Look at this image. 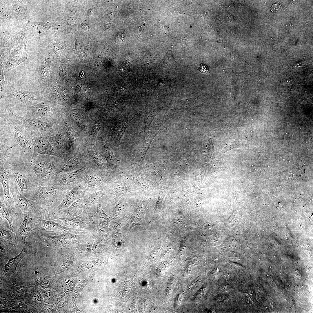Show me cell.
<instances>
[{"instance_id":"ac0fdd59","label":"cell","mask_w":313,"mask_h":313,"mask_svg":"<svg viewBox=\"0 0 313 313\" xmlns=\"http://www.w3.org/2000/svg\"><path fill=\"white\" fill-rule=\"evenodd\" d=\"M45 100L58 102H63L65 100V93L60 87L50 84V82L41 92Z\"/></svg>"},{"instance_id":"d6a6232c","label":"cell","mask_w":313,"mask_h":313,"mask_svg":"<svg viewBox=\"0 0 313 313\" xmlns=\"http://www.w3.org/2000/svg\"><path fill=\"white\" fill-rule=\"evenodd\" d=\"M281 6L279 3H275L272 5L270 11L273 12H278L282 9Z\"/></svg>"},{"instance_id":"e575fe53","label":"cell","mask_w":313,"mask_h":313,"mask_svg":"<svg viewBox=\"0 0 313 313\" xmlns=\"http://www.w3.org/2000/svg\"><path fill=\"white\" fill-rule=\"evenodd\" d=\"M1 236L4 238H9L10 237L9 233L4 230L1 229Z\"/></svg>"},{"instance_id":"5bb4252c","label":"cell","mask_w":313,"mask_h":313,"mask_svg":"<svg viewBox=\"0 0 313 313\" xmlns=\"http://www.w3.org/2000/svg\"><path fill=\"white\" fill-rule=\"evenodd\" d=\"M86 192L85 183L81 179L75 186L67 191L56 211L61 212L66 209L76 201L82 198Z\"/></svg>"},{"instance_id":"8992f818","label":"cell","mask_w":313,"mask_h":313,"mask_svg":"<svg viewBox=\"0 0 313 313\" xmlns=\"http://www.w3.org/2000/svg\"><path fill=\"white\" fill-rule=\"evenodd\" d=\"M0 98L16 99L23 102L27 106L35 104L45 100L41 92L18 90L6 83L0 87Z\"/></svg>"},{"instance_id":"f1b7e54d","label":"cell","mask_w":313,"mask_h":313,"mask_svg":"<svg viewBox=\"0 0 313 313\" xmlns=\"http://www.w3.org/2000/svg\"><path fill=\"white\" fill-rule=\"evenodd\" d=\"M70 116L72 120L77 124L80 123L82 121V118L81 115L75 112L71 113Z\"/></svg>"},{"instance_id":"d590c367","label":"cell","mask_w":313,"mask_h":313,"mask_svg":"<svg viewBox=\"0 0 313 313\" xmlns=\"http://www.w3.org/2000/svg\"><path fill=\"white\" fill-rule=\"evenodd\" d=\"M79 77L81 78H84V71H82L79 74Z\"/></svg>"},{"instance_id":"5b68a950","label":"cell","mask_w":313,"mask_h":313,"mask_svg":"<svg viewBox=\"0 0 313 313\" xmlns=\"http://www.w3.org/2000/svg\"><path fill=\"white\" fill-rule=\"evenodd\" d=\"M105 182V196L112 202L113 208L116 203L127 193L138 190L137 186L123 174Z\"/></svg>"},{"instance_id":"cb8c5ba5","label":"cell","mask_w":313,"mask_h":313,"mask_svg":"<svg viewBox=\"0 0 313 313\" xmlns=\"http://www.w3.org/2000/svg\"><path fill=\"white\" fill-rule=\"evenodd\" d=\"M65 210L69 214L73 216L78 215L83 211V204L82 199L74 202L68 208Z\"/></svg>"},{"instance_id":"52a82bcc","label":"cell","mask_w":313,"mask_h":313,"mask_svg":"<svg viewBox=\"0 0 313 313\" xmlns=\"http://www.w3.org/2000/svg\"><path fill=\"white\" fill-rule=\"evenodd\" d=\"M0 120L1 123L7 126L12 134L13 140L20 146L23 153H29L32 159L33 146L32 135L22 128L1 116Z\"/></svg>"},{"instance_id":"d4e9b609","label":"cell","mask_w":313,"mask_h":313,"mask_svg":"<svg viewBox=\"0 0 313 313\" xmlns=\"http://www.w3.org/2000/svg\"><path fill=\"white\" fill-rule=\"evenodd\" d=\"M97 212L95 216L97 219L103 218L109 222L112 219V217L107 215L103 210L101 204V201L97 203Z\"/></svg>"},{"instance_id":"277c9868","label":"cell","mask_w":313,"mask_h":313,"mask_svg":"<svg viewBox=\"0 0 313 313\" xmlns=\"http://www.w3.org/2000/svg\"><path fill=\"white\" fill-rule=\"evenodd\" d=\"M68 190L57 185H39L36 192L30 199L35 202L36 206L49 208L54 207L61 202Z\"/></svg>"},{"instance_id":"ffe728a7","label":"cell","mask_w":313,"mask_h":313,"mask_svg":"<svg viewBox=\"0 0 313 313\" xmlns=\"http://www.w3.org/2000/svg\"><path fill=\"white\" fill-rule=\"evenodd\" d=\"M11 176L10 172L8 169L0 171V182L2 185L4 193V197L8 202L11 207L14 209L15 204L13 198L11 196L10 189V183Z\"/></svg>"},{"instance_id":"2e32d148","label":"cell","mask_w":313,"mask_h":313,"mask_svg":"<svg viewBox=\"0 0 313 313\" xmlns=\"http://www.w3.org/2000/svg\"><path fill=\"white\" fill-rule=\"evenodd\" d=\"M87 150L90 160V168L103 172L112 178L111 170L102 154L93 147L89 148Z\"/></svg>"},{"instance_id":"30bf717a","label":"cell","mask_w":313,"mask_h":313,"mask_svg":"<svg viewBox=\"0 0 313 313\" xmlns=\"http://www.w3.org/2000/svg\"><path fill=\"white\" fill-rule=\"evenodd\" d=\"M46 135L35 136L33 137V160L39 155L46 154L59 158L63 157L49 141Z\"/></svg>"},{"instance_id":"d6986e66","label":"cell","mask_w":313,"mask_h":313,"mask_svg":"<svg viewBox=\"0 0 313 313\" xmlns=\"http://www.w3.org/2000/svg\"><path fill=\"white\" fill-rule=\"evenodd\" d=\"M123 174L133 182L143 192H145L150 188L149 181L146 176L142 172L123 170Z\"/></svg>"},{"instance_id":"4dcf8cb0","label":"cell","mask_w":313,"mask_h":313,"mask_svg":"<svg viewBox=\"0 0 313 313\" xmlns=\"http://www.w3.org/2000/svg\"><path fill=\"white\" fill-rule=\"evenodd\" d=\"M183 297V293H179L176 296L174 301V307H178L180 305Z\"/></svg>"},{"instance_id":"8fae6325","label":"cell","mask_w":313,"mask_h":313,"mask_svg":"<svg viewBox=\"0 0 313 313\" xmlns=\"http://www.w3.org/2000/svg\"><path fill=\"white\" fill-rule=\"evenodd\" d=\"M79 159L77 156L68 157L61 160L56 166L53 172L54 176L61 172L78 170L90 168V162Z\"/></svg>"},{"instance_id":"6da1fadb","label":"cell","mask_w":313,"mask_h":313,"mask_svg":"<svg viewBox=\"0 0 313 313\" xmlns=\"http://www.w3.org/2000/svg\"><path fill=\"white\" fill-rule=\"evenodd\" d=\"M12 178L20 192L30 199L39 186L37 176L30 168L21 163L9 165Z\"/></svg>"},{"instance_id":"4316f807","label":"cell","mask_w":313,"mask_h":313,"mask_svg":"<svg viewBox=\"0 0 313 313\" xmlns=\"http://www.w3.org/2000/svg\"><path fill=\"white\" fill-rule=\"evenodd\" d=\"M132 119H130L129 118L125 120V122L121 128L117 136V145H118L119 143V142L125 132V130Z\"/></svg>"},{"instance_id":"83f0119b","label":"cell","mask_w":313,"mask_h":313,"mask_svg":"<svg viewBox=\"0 0 313 313\" xmlns=\"http://www.w3.org/2000/svg\"><path fill=\"white\" fill-rule=\"evenodd\" d=\"M43 225L45 229L48 230H54L59 228L57 224L51 221H44Z\"/></svg>"},{"instance_id":"ba28073f","label":"cell","mask_w":313,"mask_h":313,"mask_svg":"<svg viewBox=\"0 0 313 313\" xmlns=\"http://www.w3.org/2000/svg\"><path fill=\"white\" fill-rule=\"evenodd\" d=\"M111 178L107 174L89 168H85L81 175L86 191L99 187Z\"/></svg>"},{"instance_id":"e0dca14e","label":"cell","mask_w":313,"mask_h":313,"mask_svg":"<svg viewBox=\"0 0 313 313\" xmlns=\"http://www.w3.org/2000/svg\"><path fill=\"white\" fill-rule=\"evenodd\" d=\"M105 183L99 187L86 191L81 198L84 211H88L93 204L101 201L103 196L105 195Z\"/></svg>"},{"instance_id":"9a60e30c","label":"cell","mask_w":313,"mask_h":313,"mask_svg":"<svg viewBox=\"0 0 313 313\" xmlns=\"http://www.w3.org/2000/svg\"><path fill=\"white\" fill-rule=\"evenodd\" d=\"M10 185V193L14 202L15 207L17 206L25 212L33 210L36 208L35 202L28 199L20 192L17 185L12 177Z\"/></svg>"},{"instance_id":"3957f363","label":"cell","mask_w":313,"mask_h":313,"mask_svg":"<svg viewBox=\"0 0 313 313\" xmlns=\"http://www.w3.org/2000/svg\"><path fill=\"white\" fill-rule=\"evenodd\" d=\"M61 158L53 156L40 154L32 162L21 163L34 171L39 185H50L51 180L54 176V170Z\"/></svg>"},{"instance_id":"7a4b0ae2","label":"cell","mask_w":313,"mask_h":313,"mask_svg":"<svg viewBox=\"0 0 313 313\" xmlns=\"http://www.w3.org/2000/svg\"><path fill=\"white\" fill-rule=\"evenodd\" d=\"M1 116L8 120L16 125L19 126L28 131L32 136H50L53 131L54 122H47L41 119H29L22 117L12 110L9 109L4 114Z\"/></svg>"},{"instance_id":"7402d4cb","label":"cell","mask_w":313,"mask_h":313,"mask_svg":"<svg viewBox=\"0 0 313 313\" xmlns=\"http://www.w3.org/2000/svg\"><path fill=\"white\" fill-rule=\"evenodd\" d=\"M35 210V209L25 212L24 219L18 231L22 236L27 235L32 229L33 221L32 214Z\"/></svg>"},{"instance_id":"4fadbf2b","label":"cell","mask_w":313,"mask_h":313,"mask_svg":"<svg viewBox=\"0 0 313 313\" xmlns=\"http://www.w3.org/2000/svg\"><path fill=\"white\" fill-rule=\"evenodd\" d=\"M150 199L143 196L135 207L134 211L127 224L124 227L125 231L129 232L137 225L143 226L145 224V214L147 206Z\"/></svg>"},{"instance_id":"44dd1931","label":"cell","mask_w":313,"mask_h":313,"mask_svg":"<svg viewBox=\"0 0 313 313\" xmlns=\"http://www.w3.org/2000/svg\"><path fill=\"white\" fill-rule=\"evenodd\" d=\"M62 132V129L59 127V131L55 135L48 136L47 138L52 145L62 155L63 158H65L68 157V150Z\"/></svg>"},{"instance_id":"484cf974","label":"cell","mask_w":313,"mask_h":313,"mask_svg":"<svg viewBox=\"0 0 313 313\" xmlns=\"http://www.w3.org/2000/svg\"><path fill=\"white\" fill-rule=\"evenodd\" d=\"M63 120L64 122L65 126L66 134L68 137L70 141L72 142H74L76 139V135L75 132L68 125L66 120L63 119Z\"/></svg>"},{"instance_id":"603a6c76","label":"cell","mask_w":313,"mask_h":313,"mask_svg":"<svg viewBox=\"0 0 313 313\" xmlns=\"http://www.w3.org/2000/svg\"><path fill=\"white\" fill-rule=\"evenodd\" d=\"M26 59V57L17 58L10 57L0 65L2 66L4 74L5 75L8 72L24 61Z\"/></svg>"},{"instance_id":"7c38bea8","label":"cell","mask_w":313,"mask_h":313,"mask_svg":"<svg viewBox=\"0 0 313 313\" xmlns=\"http://www.w3.org/2000/svg\"><path fill=\"white\" fill-rule=\"evenodd\" d=\"M27 106L24 117L27 118L38 119L46 116L52 117L54 113L53 105L47 100Z\"/></svg>"},{"instance_id":"836d02e7","label":"cell","mask_w":313,"mask_h":313,"mask_svg":"<svg viewBox=\"0 0 313 313\" xmlns=\"http://www.w3.org/2000/svg\"><path fill=\"white\" fill-rule=\"evenodd\" d=\"M174 279H172L169 280L167 288V294H169L173 288L174 284Z\"/></svg>"},{"instance_id":"f546056e","label":"cell","mask_w":313,"mask_h":313,"mask_svg":"<svg viewBox=\"0 0 313 313\" xmlns=\"http://www.w3.org/2000/svg\"><path fill=\"white\" fill-rule=\"evenodd\" d=\"M99 125L96 124L92 128L90 132V135L94 138L98 134L100 129Z\"/></svg>"},{"instance_id":"1f68e13d","label":"cell","mask_w":313,"mask_h":313,"mask_svg":"<svg viewBox=\"0 0 313 313\" xmlns=\"http://www.w3.org/2000/svg\"><path fill=\"white\" fill-rule=\"evenodd\" d=\"M198 70L203 73L208 74L209 72L208 66L203 63L200 65Z\"/></svg>"},{"instance_id":"9c48e42d","label":"cell","mask_w":313,"mask_h":313,"mask_svg":"<svg viewBox=\"0 0 313 313\" xmlns=\"http://www.w3.org/2000/svg\"><path fill=\"white\" fill-rule=\"evenodd\" d=\"M85 168L61 172L52 177L50 185H57L69 190L75 186L81 181V173Z\"/></svg>"}]
</instances>
